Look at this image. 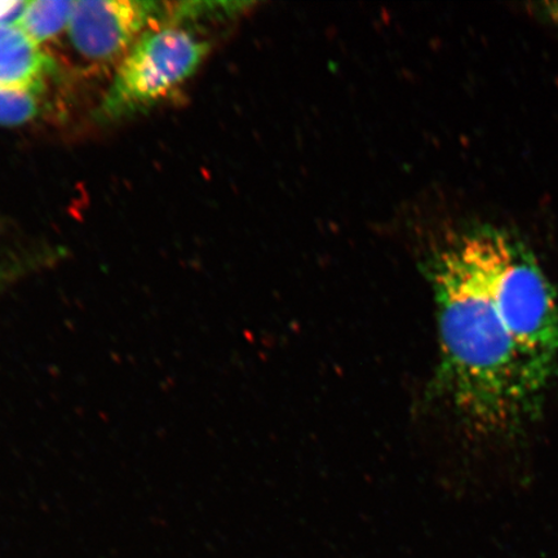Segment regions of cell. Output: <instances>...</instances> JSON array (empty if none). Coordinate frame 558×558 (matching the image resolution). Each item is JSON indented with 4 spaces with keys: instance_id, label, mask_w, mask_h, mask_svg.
<instances>
[{
    "instance_id": "obj_5",
    "label": "cell",
    "mask_w": 558,
    "mask_h": 558,
    "mask_svg": "<svg viewBox=\"0 0 558 558\" xmlns=\"http://www.w3.org/2000/svg\"><path fill=\"white\" fill-rule=\"evenodd\" d=\"M53 61L15 23L0 24V88L44 94Z\"/></svg>"
},
{
    "instance_id": "obj_1",
    "label": "cell",
    "mask_w": 558,
    "mask_h": 558,
    "mask_svg": "<svg viewBox=\"0 0 558 558\" xmlns=\"http://www.w3.org/2000/svg\"><path fill=\"white\" fill-rule=\"evenodd\" d=\"M432 279L441 339L439 383L476 430L507 434L535 411L469 235L436 256Z\"/></svg>"
},
{
    "instance_id": "obj_8",
    "label": "cell",
    "mask_w": 558,
    "mask_h": 558,
    "mask_svg": "<svg viewBox=\"0 0 558 558\" xmlns=\"http://www.w3.org/2000/svg\"><path fill=\"white\" fill-rule=\"evenodd\" d=\"M532 12L544 23H547L558 35V2L532 4Z\"/></svg>"
},
{
    "instance_id": "obj_4",
    "label": "cell",
    "mask_w": 558,
    "mask_h": 558,
    "mask_svg": "<svg viewBox=\"0 0 558 558\" xmlns=\"http://www.w3.org/2000/svg\"><path fill=\"white\" fill-rule=\"evenodd\" d=\"M159 12L153 2L78 0L66 34L75 52L86 61L104 65L121 62Z\"/></svg>"
},
{
    "instance_id": "obj_7",
    "label": "cell",
    "mask_w": 558,
    "mask_h": 558,
    "mask_svg": "<svg viewBox=\"0 0 558 558\" xmlns=\"http://www.w3.org/2000/svg\"><path fill=\"white\" fill-rule=\"evenodd\" d=\"M40 94L0 88V125L29 123L40 114Z\"/></svg>"
},
{
    "instance_id": "obj_6",
    "label": "cell",
    "mask_w": 558,
    "mask_h": 558,
    "mask_svg": "<svg viewBox=\"0 0 558 558\" xmlns=\"http://www.w3.org/2000/svg\"><path fill=\"white\" fill-rule=\"evenodd\" d=\"M73 9L74 2H64V0L25 2L15 24L41 47L68 32Z\"/></svg>"
},
{
    "instance_id": "obj_3",
    "label": "cell",
    "mask_w": 558,
    "mask_h": 558,
    "mask_svg": "<svg viewBox=\"0 0 558 558\" xmlns=\"http://www.w3.org/2000/svg\"><path fill=\"white\" fill-rule=\"evenodd\" d=\"M208 45L179 25L153 26L118 64L101 111L110 120L170 99L197 72Z\"/></svg>"
},
{
    "instance_id": "obj_9",
    "label": "cell",
    "mask_w": 558,
    "mask_h": 558,
    "mask_svg": "<svg viewBox=\"0 0 558 558\" xmlns=\"http://www.w3.org/2000/svg\"><path fill=\"white\" fill-rule=\"evenodd\" d=\"M25 2H0V24L15 23Z\"/></svg>"
},
{
    "instance_id": "obj_2",
    "label": "cell",
    "mask_w": 558,
    "mask_h": 558,
    "mask_svg": "<svg viewBox=\"0 0 558 558\" xmlns=\"http://www.w3.org/2000/svg\"><path fill=\"white\" fill-rule=\"evenodd\" d=\"M466 235L483 264L536 413L541 397L558 373V303L554 286L518 234L484 227Z\"/></svg>"
}]
</instances>
